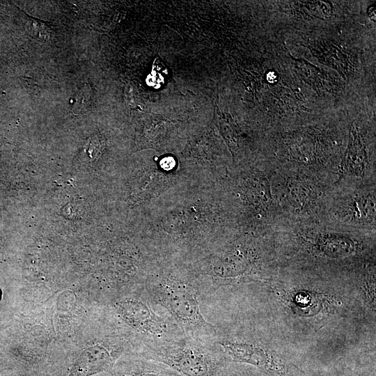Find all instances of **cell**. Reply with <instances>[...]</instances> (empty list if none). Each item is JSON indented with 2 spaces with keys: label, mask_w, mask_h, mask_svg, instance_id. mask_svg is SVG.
Instances as JSON below:
<instances>
[{
  "label": "cell",
  "mask_w": 376,
  "mask_h": 376,
  "mask_svg": "<svg viewBox=\"0 0 376 376\" xmlns=\"http://www.w3.org/2000/svg\"><path fill=\"white\" fill-rule=\"evenodd\" d=\"M141 357L162 363L182 376H214L230 363L207 340L185 334L144 341Z\"/></svg>",
  "instance_id": "1"
},
{
  "label": "cell",
  "mask_w": 376,
  "mask_h": 376,
  "mask_svg": "<svg viewBox=\"0 0 376 376\" xmlns=\"http://www.w3.org/2000/svg\"><path fill=\"white\" fill-rule=\"evenodd\" d=\"M146 288L150 301L163 307L183 334L205 340L214 336V328L201 313V290L196 283L164 277L150 281Z\"/></svg>",
  "instance_id": "2"
},
{
  "label": "cell",
  "mask_w": 376,
  "mask_h": 376,
  "mask_svg": "<svg viewBox=\"0 0 376 376\" xmlns=\"http://www.w3.org/2000/svg\"><path fill=\"white\" fill-rule=\"evenodd\" d=\"M148 297L129 298L116 304L120 317L133 329L141 334L144 341L166 339L183 334L169 318L156 313Z\"/></svg>",
  "instance_id": "3"
},
{
  "label": "cell",
  "mask_w": 376,
  "mask_h": 376,
  "mask_svg": "<svg viewBox=\"0 0 376 376\" xmlns=\"http://www.w3.org/2000/svg\"><path fill=\"white\" fill-rule=\"evenodd\" d=\"M329 207L330 216L343 226L365 228L375 226V187L360 188L338 196Z\"/></svg>",
  "instance_id": "4"
},
{
  "label": "cell",
  "mask_w": 376,
  "mask_h": 376,
  "mask_svg": "<svg viewBox=\"0 0 376 376\" xmlns=\"http://www.w3.org/2000/svg\"><path fill=\"white\" fill-rule=\"evenodd\" d=\"M290 176L287 173L281 184V200L288 204V208L296 214H307L318 208L324 198V189L313 179L311 174L298 173Z\"/></svg>",
  "instance_id": "5"
},
{
  "label": "cell",
  "mask_w": 376,
  "mask_h": 376,
  "mask_svg": "<svg viewBox=\"0 0 376 376\" xmlns=\"http://www.w3.org/2000/svg\"><path fill=\"white\" fill-rule=\"evenodd\" d=\"M118 376H182L168 366L141 357Z\"/></svg>",
  "instance_id": "6"
},
{
  "label": "cell",
  "mask_w": 376,
  "mask_h": 376,
  "mask_svg": "<svg viewBox=\"0 0 376 376\" xmlns=\"http://www.w3.org/2000/svg\"><path fill=\"white\" fill-rule=\"evenodd\" d=\"M169 79V70L161 58L157 57L152 64L151 71L146 79V83L153 89L161 88Z\"/></svg>",
  "instance_id": "7"
},
{
  "label": "cell",
  "mask_w": 376,
  "mask_h": 376,
  "mask_svg": "<svg viewBox=\"0 0 376 376\" xmlns=\"http://www.w3.org/2000/svg\"><path fill=\"white\" fill-rule=\"evenodd\" d=\"M26 29L30 36L36 39L46 40L49 37L50 26L38 19L30 18L27 22Z\"/></svg>",
  "instance_id": "8"
},
{
  "label": "cell",
  "mask_w": 376,
  "mask_h": 376,
  "mask_svg": "<svg viewBox=\"0 0 376 376\" xmlns=\"http://www.w3.org/2000/svg\"><path fill=\"white\" fill-rule=\"evenodd\" d=\"M89 93L88 86L81 87L75 93L71 100V108L75 113H84L88 111L89 105Z\"/></svg>",
  "instance_id": "9"
},
{
  "label": "cell",
  "mask_w": 376,
  "mask_h": 376,
  "mask_svg": "<svg viewBox=\"0 0 376 376\" xmlns=\"http://www.w3.org/2000/svg\"><path fill=\"white\" fill-rule=\"evenodd\" d=\"M214 376H242L238 367L228 366L225 369Z\"/></svg>",
  "instance_id": "10"
},
{
  "label": "cell",
  "mask_w": 376,
  "mask_h": 376,
  "mask_svg": "<svg viewBox=\"0 0 376 376\" xmlns=\"http://www.w3.org/2000/svg\"><path fill=\"white\" fill-rule=\"evenodd\" d=\"M239 368V370L242 376H265L262 374L258 373L257 371L253 370L251 368Z\"/></svg>",
  "instance_id": "11"
}]
</instances>
